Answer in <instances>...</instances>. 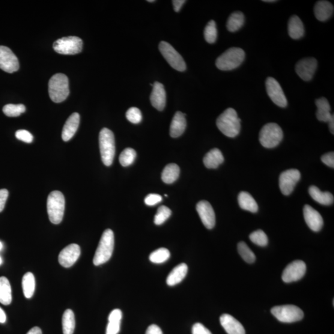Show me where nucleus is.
Masks as SVG:
<instances>
[{"mask_svg": "<svg viewBox=\"0 0 334 334\" xmlns=\"http://www.w3.org/2000/svg\"><path fill=\"white\" fill-rule=\"evenodd\" d=\"M216 124L219 130L228 138H235L240 132L241 120L236 110L228 108L217 119Z\"/></svg>", "mask_w": 334, "mask_h": 334, "instance_id": "1", "label": "nucleus"}, {"mask_svg": "<svg viewBox=\"0 0 334 334\" xmlns=\"http://www.w3.org/2000/svg\"><path fill=\"white\" fill-rule=\"evenodd\" d=\"M114 234L112 229H107L100 238L93 259L94 264L102 265L108 262L111 258L114 249Z\"/></svg>", "mask_w": 334, "mask_h": 334, "instance_id": "2", "label": "nucleus"}, {"mask_svg": "<svg viewBox=\"0 0 334 334\" xmlns=\"http://www.w3.org/2000/svg\"><path fill=\"white\" fill-rule=\"evenodd\" d=\"M49 92L53 102H64L70 94L69 80L68 77L61 73L56 74L53 76L49 80Z\"/></svg>", "mask_w": 334, "mask_h": 334, "instance_id": "3", "label": "nucleus"}, {"mask_svg": "<svg viewBox=\"0 0 334 334\" xmlns=\"http://www.w3.org/2000/svg\"><path fill=\"white\" fill-rule=\"evenodd\" d=\"M245 58V53L243 49L232 47L217 59L216 65L222 71H231L236 69L242 64Z\"/></svg>", "mask_w": 334, "mask_h": 334, "instance_id": "4", "label": "nucleus"}, {"mask_svg": "<svg viewBox=\"0 0 334 334\" xmlns=\"http://www.w3.org/2000/svg\"><path fill=\"white\" fill-rule=\"evenodd\" d=\"M47 212L49 219L53 224H59L64 218L65 199L64 195L59 191L50 193L47 199Z\"/></svg>", "mask_w": 334, "mask_h": 334, "instance_id": "5", "label": "nucleus"}, {"mask_svg": "<svg viewBox=\"0 0 334 334\" xmlns=\"http://www.w3.org/2000/svg\"><path fill=\"white\" fill-rule=\"evenodd\" d=\"M99 146L101 158L104 165L110 166L115 155L114 135L108 128H103L99 135Z\"/></svg>", "mask_w": 334, "mask_h": 334, "instance_id": "6", "label": "nucleus"}, {"mask_svg": "<svg viewBox=\"0 0 334 334\" xmlns=\"http://www.w3.org/2000/svg\"><path fill=\"white\" fill-rule=\"evenodd\" d=\"M283 137V131L279 125L269 123L262 128L259 133V141L265 148L272 149L281 142Z\"/></svg>", "mask_w": 334, "mask_h": 334, "instance_id": "7", "label": "nucleus"}, {"mask_svg": "<svg viewBox=\"0 0 334 334\" xmlns=\"http://www.w3.org/2000/svg\"><path fill=\"white\" fill-rule=\"evenodd\" d=\"M271 313L279 321L285 323H291L302 320L304 313L302 309L295 305H282L274 307Z\"/></svg>", "mask_w": 334, "mask_h": 334, "instance_id": "8", "label": "nucleus"}, {"mask_svg": "<svg viewBox=\"0 0 334 334\" xmlns=\"http://www.w3.org/2000/svg\"><path fill=\"white\" fill-rule=\"evenodd\" d=\"M82 40L78 37H62L55 41L53 49L62 55H76L82 51Z\"/></svg>", "mask_w": 334, "mask_h": 334, "instance_id": "9", "label": "nucleus"}, {"mask_svg": "<svg viewBox=\"0 0 334 334\" xmlns=\"http://www.w3.org/2000/svg\"><path fill=\"white\" fill-rule=\"evenodd\" d=\"M159 50L164 58L173 68L178 71H184L186 69V65L183 57L171 44L166 41H161Z\"/></svg>", "mask_w": 334, "mask_h": 334, "instance_id": "10", "label": "nucleus"}, {"mask_svg": "<svg viewBox=\"0 0 334 334\" xmlns=\"http://www.w3.org/2000/svg\"><path fill=\"white\" fill-rule=\"evenodd\" d=\"M265 86H266L268 95L276 105L282 108H285L287 106V98L277 80L272 77H267L265 81Z\"/></svg>", "mask_w": 334, "mask_h": 334, "instance_id": "11", "label": "nucleus"}, {"mask_svg": "<svg viewBox=\"0 0 334 334\" xmlns=\"http://www.w3.org/2000/svg\"><path fill=\"white\" fill-rule=\"evenodd\" d=\"M301 178V174L297 169H290L282 173L279 177V187L283 195H290Z\"/></svg>", "mask_w": 334, "mask_h": 334, "instance_id": "12", "label": "nucleus"}, {"mask_svg": "<svg viewBox=\"0 0 334 334\" xmlns=\"http://www.w3.org/2000/svg\"><path fill=\"white\" fill-rule=\"evenodd\" d=\"M306 271V265L302 261L291 262L283 270L282 279L285 283H291L303 278Z\"/></svg>", "mask_w": 334, "mask_h": 334, "instance_id": "13", "label": "nucleus"}, {"mask_svg": "<svg viewBox=\"0 0 334 334\" xmlns=\"http://www.w3.org/2000/svg\"><path fill=\"white\" fill-rule=\"evenodd\" d=\"M19 68L18 59L10 49L0 46V69L8 73L16 72Z\"/></svg>", "mask_w": 334, "mask_h": 334, "instance_id": "14", "label": "nucleus"}, {"mask_svg": "<svg viewBox=\"0 0 334 334\" xmlns=\"http://www.w3.org/2000/svg\"><path fill=\"white\" fill-rule=\"evenodd\" d=\"M318 67V61L315 58H305L298 61L295 70L301 79L309 81L314 76Z\"/></svg>", "mask_w": 334, "mask_h": 334, "instance_id": "15", "label": "nucleus"}, {"mask_svg": "<svg viewBox=\"0 0 334 334\" xmlns=\"http://www.w3.org/2000/svg\"><path fill=\"white\" fill-rule=\"evenodd\" d=\"M80 255V248L78 244H71L59 253L58 261L62 267H70L76 263Z\"/></svg>", "mask_w": 334, "mask_h": 334, "instance_id": "16", "label": "nucleus"}, {"mask_svg": "<svg viewBox=\"0 0 334 334\" xmlns=\"http://www.w3.org/2000/svg\"><path fill=\"white\" fill-rule=\"evenodd\" d=\"M198 212L202 223L207 229H212L216 225V215L212 205L207 201H201L196 205Z\"/></svg>", "mask_w": 334, "mask_h": 334, "instance_id": "17", "label": "nucleus"}, {"mask_svg": "<svg viewBox=\"0 0 334 334\" xmlns=\"http://www.w3.org/2000/svg\"><path fill=\"white\" fill-rule=\"evenodd\" d=\"M304 218L306 224L311 231L317 232L320 231L323 226V219L318 211L309 205H305L303 208Z\"/></svg>", "mask_w": 334, "mask_h": 334, "instance_id": "18", "label": "nucleus"}, {"mask_svg": "<svg viewBox=\"0 0 334 334\" xmlns=\"http://www.w3.org/2000/svg\"><path fill=\"white\" fill-rule=\"evenodd\" d=\"M150 100L152 106L159 111H162L166 106V92L162 84L156 82L153 85Z\"/></svg>", "mask_w": 334, "mask_h": 334, "instance_id": "19", "label": "nucleus"}, {"mask_svg": "<svg viewBox=\"0 0 334 334\" xmlns=\"http://www.w3.org/2000/svg\"><path fill=\"white\" fill-rule=\"evenodd\" d=\"M220 322L228 334H245L243 325L231 315H222L220 318Z\"/></svg>", "mask_w": 334, "mask_h": 334, "instance_id": "20", "label": "nucleus"}, {"mask_svg": "<svg viewBox=\"0 0 334 334\" xmlns=\"http://www.w3.org/2000/svg\"><path fill=\"white\" fill-rule=\"evenodd\" d=\"M80 122L79 113H74L68 118L62 131V139L64 141H68L73 138L77 129Z\"/></svg>", "mask_w": 334, "mask_h": 334, "instance_id": "21", "label": "nucleus"}, {"mask_svg": "<svg viewBox=\"0 0 334 334\" xmlns=\"http://www.w3.org/2000/svg\"><path fill=\"white\" fill-rule=\"evenodd\" d=\"M186 127L185 114L177 112L175 113L172 121L170 134L172 138H178L183 135Z\"/></svg>", "mask_w": 334, "mask_h": 334, "instance_id": "22", "label": "nucleus"}, {"mask_svg": "<svg viewBox=\"0 0 334 334\" xmlns=\"http://www.w3.org/2000/svg\"><path fill=\"white\" fill-rule=\"evenodd\" d=\"M333 6L328 1H319L316 3L314 12L317 19L320 22H326L333 13Z\"/></svg>", "mask_w": 334, "mask_h": 334, "instance_id": "23", "label": "nucleus"}, {"mask_svg": "<svg viewBox=\"0 0 334 334\" xmlns=\"http://www.w3.org/2000/svg\"><path fill=\"white\" fill-rule=\"evenodd\" d=\"M316 106L317 107L316 117L320 121L329 122L333 114L330 113V106L326 98L321 97L316 100Z\"/></svg>", "mask_w": 334, "mask_h": 334, "instance_id": "24", "label": "nucleus"}, {"mask_svg": "<svg viewBox=\"0 0 334 334\" xmlns=\"http://www.w3.org/2000/svg\"><path fill=\"white\" fill-rule=\"evenodd\" d=\"M288 31L289 35L293 39H300L303 37L305 28L299 17L294 15L290 17L288 24Z\"/></svg>", "mask_w": 334, "mask_h": 334, "instance_id": "25", "label": "nucleus"}, {"mask_svg": "<svg viewBox=\"0 0 334 334\" xmlns=\"http://www.w3.org/2000/svg\"><path fill=\"white\" fill-rule=\"evenodd\" d=\"M189 267L186 264L182 263L176 266L169 274L166 279L167 285L175 286L178 284L183 280L186 276Z\"/></svg>", "mask_w": 334, "mask_h": 334, "instance_id": "26", "label": "nucleus"}, {"mask_svg": "<svg viewBox=\"0 0 334 334\" xmlns=\"http://www.w3.org/2000/svg\"><path fill=\"white\" fill-rule=\"evenodd\" d=\"M224 161L222 152L218 149H212L205 155L204 157L203 162L206 168L215 169L218 168L220 165Z\"/></svg>", "mask_w": 334, "mask_h": 334, "instance_id": "27", "label": "nucleus"}, {"mask_svg": "<svg viewBox=\"0 0 334 334\" xmlns=\"http://www.w3.org/2000/svg\"><path fill=\"white\" fill-rule=\"evenodd\" d=\"M309 193L315 201L322 205H329L333 203V196L329 192H323L317 186L309 187Z\"/></svg>", "mask_w": 334, "mask_h": 334, "instance_id": "28", "label": "nucleus"}, {"mask_svg": "<svg viewBox=\"0 0 334 334\" xmlns=\"http://www.w3.org/2000/svg\"><path fill=\"white\" fill-rule=\"evenodd\" d=\"M238 204L243 210L256 213L258 211V205L253 197L249 193L241 192L238 197Z\"/></svg>", "mask_w": 334, "mask_h": 334, "instance_id": "29", "label": "nucleus"}, {"mask_svg": "<svg viewBox=\"0 0 334 334\" xmlns=\"http://www.w3.org/2000/svg\"><path fill=\"white\" fill-rule=\"evenodd\" d=\"M121 319V310H113L109 316V324L107 325L106 334H118L120 330Z\"/></svg>", "mask_w": 334, "mask_h": 334, "instance_id": "30", "label": "nucleus"}, {"mask_svg": "<svg viewBox=\"0 0 334 334\" xmlns=\"http://www.w3.org/2000/svg\"><path fill=\"white\" fill-rule=\"evenodd\" d=\"M12 302V290L10 282L7 277H0V303L4 305H10Z\"/></svg>", "mask_w": 334, "mask_h": 334, "instance_id": "31", "label": "nucleus"}, {"mask_svg": "<svg viewBox=\"0 0 334 334\" xmlns=\"http://www.w3.org/2000/svg\"><path fill=\"white\" fill-rule=\"evenodd\" d=\"M180 167L175 163L167 165L162 173V180L166 184H172L177 180L180 175Z\"/></svg>", "mask_w": 334, "mask_h": 334, "instance_id": "32", "label": "nucleus"}, {"mask_svg": "<svg viewBox=\"0 0 334 334\" xmlns=\"http://www.w3.org/2000/svg\"><path fill=\"white\" fill-rule=\"evenodd\" d=\"M244 23L243 13L240 11L234 12L228 17L227 23H226V28L228 31L235 32L242 28Z\"/></svg>", "mask_w": 334, "mask_h": 334, "instance_id": "33", "label": "nucleus"}, {"mask_svg": "<svg viewBox=\"0 0 334 334\" xmlns=\"http://www.w3.org/2000/svg\"><path fill=\"white\" fill-rule=\"evenodd\" d=\"M75 326V317L73 311L71 309L66 310L62 318L64 334H73Z\"/></svg>", "mask_w": 334, "mask_h": 334, "instance_id": "34", "label": "nucleus"}, {"mask_svg": "<svg viewBox=\"0 0 334 334\" xmlns=\"http://www.w3.org/2000/svg\"><path fill=\"white\" fill-rule=\"evenodd\" d=\"M24 295L26 298H31L34 295L35 288V280L34 274L28 273L24 276L22 280Z\"/></svg>", "mask_w": 334, "mask_h": 334, "instance_id": "35", "label": "nucleus"}, {"mask_svg": "<svg viewBox=\"0 0 334 334\" xmlns=\"http://www.w3.org/2000/svg\"><path fill=\"white\" fill-rule=\"evenodd\" d=\"M170 256H171V253L169 250L161 247L152 253L149 256V259L153 263L161 264L168 260Z\"/></svg>", "mask_w": 334, "mask_h": 334, "instance_id": "36", "label": "nucleus"}, {"mask_svg": "<svg viewBox=\"0 0 334 334\" xmlns=\"http://www.w3.org/2000/svg\"><path fill=\"white\" fill-rule=\"evenodd\" d=\"M238 251L241 258L247 263L252 264L255 261L256 256L254 253L251 250L248 246L243 241H241L238 243Z\"/></svg>", "mask_w": 334, "mask_h": 334, "instance_id": "37", "label": "nucleus"}, {"mask_svg": "<svg viewBox=\"0 0 334 334\" xmlns=\"http://www.w3.org/2000/svg\"><path fill=\"white\" fill-rule=\"evenodd\" d=\"M3 112L10 117H16L26 112V107L23 104H8L4 107Z\"/></svg>", "mask_w": 334, "mask_h": 334, "instance_id": "38", "label": "nucleus"}, {"mask_svg": "<svg viewBox=\"0 0 334 334\" xmlns=\"http://www.w3.org/2000/svg\"><path fill=\"white\" fill-rule=\"evenodd\" d=\"M205 40L208 44L216 43L217 38V29L216 22L212 20L205 26L204 32Z\"/></svg>", "mask_w": 334, "mask_h": 334, "instance_id": "39", "label": "nucleus"}, {"mask_svg": "<svg viewBox=\"0 0 334 334\" xmlns=\"http://www.w3.org/2000/svg\"><path fill=\"white\" fill-rule=\"evenodd\" d=\"M136 152L132 148H127L122 152L119 160L122 166H128L131 165L136 159Z\"/></svg>", "mask_w": 334, "mask_h": 334, "instance_id": "40", "label": "nucleus"}, {"mask_svg": "<svg viewBox=\"0 0 334 334\" xmlns=\"http://www.w3.org/2000/svg\"><path fill=\"white\" fill-rule=\"evenodd\" d=\"M172 211L169 207L162 205L158 208L157 214L154 217V223L157 225L163 224L171 216Z\"/></svg>", "mask_w": 334, "mask_h": 334, "instance_id": "41", "label": "nucleus"}, {"mask_svg": "<svg viewBox=\"0 0 334 334\" xmlns=\"http://www.w3.org/2000/svg\"><path fill=\"white\" fill-rule=\"evenodd\" d=\"M249 239L253 243L259 246H265L268 244L267 236L261 229L253 232L249 235Z\"/></svg>", "mask_w": 334, "mask_h": 334, "instance_id": "42", "label": "nucleus"}, {"mask_svg": "<svg viewBox=\"0 0 334 334\" xmlns=\"http://www.w3.org/2000/svg\"><path fill=\"white\" fill-rule=\"evenodd\" d=\"M127 120L133 124H138L142 121L141 112L136 107H131L126 113Z\"/></svg>", "mask_w": 334, "mask_h": 334, "instance_id": "43", "label": "nucleus"}, {"mask_svg": "<svg viewBox=\"0 0 334 334\" xmlns=\"http://www.w3.org/2000/svg\"><path fill=\"white\" fill-rule=\"evenodd\" d=\"M15 135L17 139L26 143H31L34 139L32 134L25 130L17 131Z\"/></svg>", "mask_w": 334, "mask_h": 334, "instance_id": "44", "label": "nucleus"}, {"mask_svg": "<svg viewBox=\"0 0 334 334\" xmlns=\"http://www.w3.org/2000/svg\"><path fill=\"white\" fill-rule=\"evenodd\" d=\"M162 201V196L157 195V194H150L146 196L144 199L145 204L149 206H153V205L160 203Z\"/></svg>", "mask_w": 334, "mask_h": 334, "instance_id": "45", "label": "nucleus"}, {"mask_svg": "<svg viewBox=\"0 0 334 334\" xmlns=\"http://www.w3.org/2000/svg\"><path fill=\"white\" fill-rule=\"evenodd\" d=\"M192 333L193 334H213L210 330L201 323L194 324Z\"/></svg>", "mask_w": 334, "mask_h": 334, "instance_id": "46", "label": "nucleus"}, {"mask_svg": "<svg viewBox=\"0 0 334 334\" xmlns=\"http://www.w3.org/2000/svg\"><path fill=\"white\" fill-rule=\"evenodd\" d=\"M321 160L325 165L331 167V168H334V153L333 152L323 155L321 157Z\"/></svg>", "mask_w": 334, "mask_h": 334, "instance_id": "47", "label": "nucleus"}, {"mask_svg": "<svg viewBox=\"0 0 334 334\" xmlns=\"http://www.w3.org/2000/svg\"><path fill=\"white\" fill-rule=\"evenodd\" d=\"M8 191L6 189L0 190V213L4 211L6 202L8 198Z\"/></svg>", "mask_w": 334, "mask_h": 334, "instance_id": "48", "label": "nucleus"}, {"mask_svg": "<svg viewBox=\"0 0 334 334\" xmlns=\"http://www.w3.org/2000/svg\"><path fill=\"white\" fill-rule=\"evenodd\" d=\"M145 334H163V332L159 326L153 324L148 328Z\"/></svg>", "mask_w": 334, "mask_h": 334, "instance_id": "49", "label": "nucleus"}, {"mask_svg": "<svg viewBox=\"0 0 334 334\" xmlns=\"http://www.w3.org/2000/svg\"><path fill=\"white\" fill-rule=\"evenodd\" d=\"M185 2L186 1H184V0H174V1L172 2V4L173 5H174L175 11H180L181 7H183V5Z\"/></svg>", "mask_w": 334, "mask_h": 334, "instance_id": "50", "label": "nucleus"}, {"mask_svg": "<svg viewBox=\"0 0 334 334\" xmlns=\"http://www.w3.org/2000/svg\"><path fill=\"white\" fill-rule=\"evenodd\" d=\"M26 334H43V332L39 327H34L32 328Z\"/></svg>", "mask_w": 334, "mask_h": 334, "instance_id": "51", "label": "nucleus"}, {"mask_svg": "<svg viewBox=\"0 0 334 334\" xmlns=\"http://www.w3.org/2000/svg\"><path fill=\"white\" fill-rule=\"evenodd\" d=\"M6 321H7V315L4 309L0 308V323H5Z\"/></svg>", "mask_w": 334, "mask_h": 334, "instance_id": "52", "label": "nucleus"}, {"mask_svg": "<svg viewBox=\"0 0 334 334\" xmlns=\"http://www.w3.org/2000/svg\"><path fill=\"white\" fill-rule=\"evenodd\" d=\"M329 129L330 131V133L333 135L334 134V117H333V115L332 116V118H331L330 120L329 121Z\"/></svg>", "mask_w": 334, "mask_h": 334, "instance_id": "53", "label": "nucleus"}, {"mask_svg": "<svg viewBox=\"0 0 334 334\" xmlns=\"http://www.w3.org/2000/svg\"><path fill=\"white\" fill-rule=\"evenodd\" d=\"M264 2H267V3H273V2H276L277 1H275V0H266V1H263Z\"/></svg>", "mask_w": 334, "mask_h": 334, "instance_id": "54", "label": "nucleus"}, {"mask_svg": "<svg viewBox=\"0 0 334 334\" xmlns=\"http://www.w3.org/2000/svg\"><path fill=\"white\" fill-rule=\"evenodd\" d=\"M2 249H3V244L1 242V241H0V251H1Z\"/></svg>", "mask_w": 334, "mask_h": 334, "instance_id": "55", "label": "nucleus"}, {"mask_svg": "<svg viewBox=\"0 0 334 334\" xmlns=\"http://www.w3.org/2000/svg\"><path fill=\"white\" fill-rule=\"evenodd\" d=\"M3 262L2 259L1 257H0V265H2Z\"/></svg>", "mask_w": 334, "mask_h": 334, "instance_id": "56", "label": "nucleus"}, {"mask_svg": "<svg viewBox=\"0 0 334 334\" xmlns=\"http://www.w3.org/2000/svg\"><path fill=\"white\" fill-rule=\"evenodd\" d=\"M148 2H151V3H152V2H154L155 1H154V0H148Z\"/></svg>", "mask_w": 334, "mask_h": 334, "instance_id": "57", "label": "nucleus"}]
</instances>
